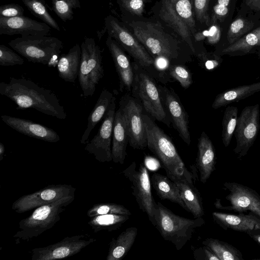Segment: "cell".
I'll use <instances>...</instances> for the list:
<instances>
[{"mask_svg":"<svg viewBox=\"0 0 260 260\" xmlns=\"http://www.w3.org/2000/svg\"><path fill=\"white\" fill-rule=\"evenodd\" d=\"M179 17L189 28L193 36L197 32V24L191 0H169Z\"/></svg>","mask_w":260,"mask_h":260,"instance_id":"cell-36","label":"cell"},{"mask_svg":"<svg viewBox=\"0 0 260 260\" xmlns=\"http://www.w3.org/2000/svg\"><path fill=\"white\" fill-rule=\"evenodd\" d=\"M157 86L163 105L173 127L182 140L189 146L191 142L189 117L179 96L172 88L158 84Z\"/></svg>","mask_w":260,"mask_h":260,"instance_id":"cell-18","label":"cell"},{"mask_svg":"<svg viewBox=\"0 0 260 260\" xmlns=\"http://www.w3.org/2000/svg\"><path fill=\"white\" fill-rule=\"evenodd\" d=\"M22 2L35 17L53 28L60 30L58 23L50 15L44 0H22Z\"/></svg>","mask_w":260,"mask_h":260,"instance_id":"cell-38","label":"cell"},{"mask_svg":"<svg viewBox=\"0 0 260 260\" xmlns=\"http://www.w3.org/2000/svg\"><path fill=\"white\" fill-rule=\"evenodd\" d=\"M210 249L220 260H243L241 252L233 245L218 239L207 238L202 242Z\"/></svg>","mask_w":260,"mask_h":260,"instance_id":"cell-35","label":"cell"},{"mask_svg":"<svg viewBox=\"0 0 260 260\" xmlns=\"http://www.w3.org/2000/svg\"><path fill=\"white\" fill-rule=\"evenodd\" d=\"M5 146L2 143H0V160H2L4 158L5 153Z\"/></svg>","mask_w":260,"mask_h":260,"instance_id":"cell-51","label":"cell"},{"mask_svg":"<svg viewBox=\"0 0 260 260\" xmlns=\"http://www.w3.org/2000/svg\"><path fill=\"white\" fill-rule=\"evenodd\" d=\"M121 21L155 60L180 64L191 60L189 47L158 21L150 18L122 15Z\"/></svg>","mask_w":260,"mask_h":260,"instance_id":"cell-1","label":"cell"},{"mask_svg":"<svg viewBox=\"0 0 260 260\" xmlns=\"http://www.w3.org/2000/svg\"><path fill=\"white\" fill-rule=\"evenodd\" d=\"M8 44L28 61L48 66L57 64L63 47L61 40L47 36H21L11 40Z\"/></svg>","mask_w":260,"mask_h":260,"instance_id":"cell-8","label":"cell"},{"mask_svg":"<svg viewBox=\"0 0 260 260\" xmlns=\"http://www.w3.org/2000/svg\"><path fill=\"white\" fill-rule=\"evenodd\" d=\"M259 91L260 81L231 88L217 94L212 107L214 109H217L243 100Z\"/></svg>","mask_w":260,"mask_h":260,"instance_id":"cell-29","label":"cell"},{"mask_svg":"<svg viewBox=\"0 0 260 260\" xmlns=\"http://www.w3.org/2000/svg\"><path fill=\"white\" fill-rule=\"evenodd\" d=\"M74 198L75 194L69 195L36 208L31 215L19 222L18 230L13 237L16 240L29 241L51 229Z\"/></svg>","mask_w":260,"mask_h":260,"instance_id":"cell-6","label":"cell"},{"mask_svg":"<svg viewBox=\"0 0 260 260\" xmlns=\"http://www.w3.org/2000/svg\"><path fill=\"white\" fill-rule=\"evenodd\" d=\"M76 188L71 185H50L32 193L24 195L16 200L12 209L23 213L40 206L54 202L64 197L75 194Z\"/></svg>","mask_w":260,"mask_h":260,"instance_id":"cell-15","label":"cell"},{"mask_svg":"<svg viewBox=\"0 0 260 260\" xmlns=\"http://www.w3.org/2000/svg\"><path fill=\"white\" fill-rule=\"evenodd\" d=\"M152 0H116L122 15L130 17H142L146 12L147 4Z\"/></svg>","mask_w":260,"mask_h":260,"instance_id":"cell-40","label":"cell"},{"mask_svg":"<svg viewBox=\"0 0 260 260\" xmlns=\"http://www.w3.org/2000/svg\"><path fill=\"white\" fill-rule=\"evenodd\" d=\"M239 9L248 13H260V0H242Z\"/></svg>","mask_w":260,"mask_h":260,"instance_id":"cell-49","label":"cell"},{"mask_svg":"<svg viewBox=\"0 0 260 260\" xmlns=\"http://www.w3.org/2000/svg\"><path fill=\"white\" fill-rule=\"evenodd\" d=\"M147 136V147L157 157L167 176L173 181L193 178L169 137L155 123L151 117L143 114Z\"/></svg>","mask_w":260,"mask_h":260,"instance_id":"cell-3","label":"cell"},{"mask_svg":"<svg viewBox=\"0 0 260 260\" xmlns=\"http://www.w3.org/2000/svg\"><path fill=\"white\" fill-rule=\"evenodd\" d=\"M246 233L260 245V229L249 230L247 231Z\"/></svg>","mask_w":260,"mask_h":260,"instance_id":"cell-50","label":"cell"},{"mask_svg":"<svg viewBox=\"0 0 260 260\" xmlns=\"http://www.w3.org/2000/svg\"><path fill=\"white\" fill-rule=\"evenodd\" d=\"M129 218V216L124 215H101L91 218L88 224L94 233L103 230L112 232L119 229Z\"/></svg>","mask_w":260,"mask_h":260,"instance_id":"cell-34","label":"cell"},{"mask_svg":"<svg viewBox=\"0 0 260 260\" xmlns=\"http://www.w3.org/2000/svg\"><path fill=\"white\" fill-rule=\"evenodd\" d=\"M132 66L134 76L130 93L151 117L170 127L171 119L163 105L155 79L135 61Z\"/></svg>","mask_w":260,"mask_h":260,"instance_id":"cell-5","label":"cell"},{"mask_svg":"<svg viewBox=\"0 0 260 260\" xmlns=\"http://www.w3.org/2000/svg\"><path fill=\"white\" fill-rule=\"evenodd\" d=\"M52 10L63 22L74 18V10L81 8L79 0H51Z\"/></svg>","mask_w":260,"mask_h":260,"instance_id":"cell-39","label":"cell"},{"mask_svg":"<svg viewBox=\"0 0 260 260\" xmlns=\"http://www.w3.org/2000/svg\"><path fill=\"white\" fill-rule=\"evenodd\" d=\"M23 8L17 4H9L0 7V17L12 18L24 16Z\"/></svg>","mask_w":260,"mask_h":260,"instance_id":"cell-46","label":"cell"},{"mask_svg":"<svg viewBox=\"0 0 260 260\" xmlns=\"http://www.w3.org/2000/svg\"><path fill=\"white\" fill-rule=\"evenodd\" d=\"M122 172L130 182L133 194L139 208L147 214L151 223L154 225L156 203L152 194L151 181L146 167L141 164L137 168L136 163L134 161Z\"/></svg>","mask_w":260,"mask_h":260,"instance_id":"cell-11","label":"cell"},{"mask_svg":"<svg viewBox=\"0 0 260 260\" xmlns=\"http://www.w3.org/2000/svg\"><path fill=\"white\" fill-rule=\"evenodd\" d=\"M113 96L111 92L106 88H103L93 109L88 117L86 128L80 139L81 144L87 143L88 137L92 130L105 115Z\"/></svg>","mask_w":260,"mask_h":260,"instance_id":"cell-32","label":"cell"},{"mask_svg":"<svg viewBox=\"0 0 260 260\" xmlns=\"http://www.w3.org/2000/svg\"><path fill=\"white\" fill-rule=\"evenodd\" d=\"M259 129V105L245 107L238 117L234 132L236 145L234 151L238 158L247 154L256 139Z\"/></svg>","mask_w":260,"mask_h":260,"instance_id":"cell-13","label":"cell"},{"mask_svg":"<svg viewBox=\"0 0 260 260\" xmlns=\"http://www.w3.org/2000/svg\"><path fill=\"white\" fill-rule=\"evenodd\" d=\"M168 72L169 75L177 80L184 89L188 88L192 83L190 71L182 64H170L168 67Z\"/></svg>","mask_w":260,"mask_h":260,"instance_id":"cell-43","label":"cell"},{"mask_svg":"<svg viewBox=\"0 0 260 260\" xmlns=\"http://www.w3.org/2000/svg\"><path fill=\"white\" fill-rule=\"evenodd\" d=\"M1 117L7 125L27 136L50 143H56L60 140L57 132L42 124L9 115H4Z\"/></svg>","mask_w":260,"mask_h":260,"instance_id":"cell-21","label":"cell"},{"mask_svg":"<svg viewBox=\"0 0 260 260\" xmlns=\"http://www.w3.org/2000/svg\"><path fill=\"white\" fill-rule=\"evenodd\" d=\"M237 0H211L209 10L210 25L217 22L223 32L233 19Z\"/></svg>","mask_w":260,"mask_h":260,"instance_id":"cell-30","label":"cell"},{"mask_svg":"<svg viewBox=\"0 0 260 260\" xmlns=\"http://www.w3.org/2000/svg\"><path fill=\"white\" fill-rule=\"evenodd\" d=\"M211 0H191L199 30L210 25L209 10Z\"/></svg>","mask_w":260,"mask_h":260,"instance_id":"cell-42","label":"cell"},{"mask_svg":"<svg viewBox=\"0 0 260 260\" xmlns=\"http://www.w3.org/2000/svg\"><path fill=\"white\" fill-rule=\"evenodd\" d=\"M0 94L14 102L18 110L33 108L59 119L67 117L56 95L29 79L11 77L8 83L1 82Z\"/></svg>","mask_w":260,"mask_h":260,"instance_id":"cell-2","label":"cell"},{"mask_svg":"<svg viewBox=\"0 0 260 260\" xmlns=\"http://www.w3.org/2000/svg\"><path fill=\"white\" fill-rule=\"evenodd\" d=\"M238 108L228 106L224 111L222 120L221 138L225 147L229 146L236 129L238 119Z\"/></svg>","mask_w":260,"mask_h":260,"instance_id":"cell-37","label":"cell"},{"mask_svg":"<svg viewBox=\"0 0 260 260\" xmlns=\"http://www.w3.org/2000/svg\"><path fill=\"white\" fill-rule=\"evenodd\" d=\"M150 18L158 21L165 28L185 43L197 55L205 49L203 42L196 43L186 23L179 17L169 0H158L151 8Z\"/></svg>","mask_w":260,"mask_h":260,"instance_id":"cell-10","label":"cell"},{"mask_svg":"<svg viewBox=\"0 0 260 260\" xmlns=\"http://www.w3.org/2000/svg\"><path fill=\"white\" fill-rule=\"evenodd\" d=\"M223 186L229 192L225 197L228 204L215 203L216 208L238 212L250 211L260 218V196L256 191L236 182H226Z\"/></svg>","mask_w":260,"mask_h":260,"instance_id":"cell-17","label":"cell"},{"mask_svg":"<svg viewBox=\"0 0 260 260\" xmlns=\"http://www.w3.org/2000/svg\"><path fill=\"white\" fill-rule=\"evenodd\" d=\"M116 98L113 96L98 133L84 148L88 153L93 154L95 159L100 162L112 160V142L116 112Z\"/></svg>","mask_w":260,"mask_h":260,"instance_id":"cell-14","label":"cell"},{"mask_svg":"<svg viewBox=\"0 0 260 260\" xmlns=\"http://www.w3.org/2000/svg\"><path fill=\"white\" fill-rule=\"evenodd\" d=\"M119 108L123 115L128 144L135 149H145L147 142L142 106L131 94L126 93L121 98Z\"/></svg>","mask_w":260,"mask_h":260,"instance_id":"cell-12","label":"cell"},{"mask_svg":"<svg viewBox=\"0 0 260 260\" xmlns=\"http://www.w3.org/2000/svg\"><path fill=\"white\" fill-rule=\"evenodd\" d=\"M105 27L108 36L114 39L138 64L155 79L164 82V73L158 68L155 60L144 46L122 21L109 15L105 18Z\"/></svg>","mask_w":260,"mask_h":260,"instance_id":"cell-4","label":"cell"},{"mask_svg":"<svg viewBox=\"0 0 260 260\" xmlns=\"http://www.w3.org/2000/svg\"><path fill=\"white\" fill-rule=\"evenodd\" d=\"M50 26L25 16L12 18L0 17V35L12 36H47Z\"/></svg>","mask_w":260,"mask_h":260,"instance_id":"cell-20","label":"cell"},{"mask_svg":"<svg viewBox=\"0 0 260 260\" xmlns=\"http://www.w3.org/2000/svg\"><path fill=\"white\" fill-rule=\"evenodd\" d=\"M255 53H256L257 56L260 58V47L257 49Z\"/></svg>","mask_w":260,"mask_h":260,"instance_id":"cell-52","label":"cell"},{"mask_svg":"<svg viewBox=\"0 0 260 260\" xmlns=\"http://www.w3.org/2000/svg\"><path fill=\"white\" fill-rule=\"evenodd\" d=\"M128 143L123 115L119 108L115 112L112 134V156L114 162L124 164Z\"/></svg>","mask_w":260,"mask_h":260,"instance_id":"cell-26","label":"cell"},{"mask_svg":"<svg viewBox=\"0 0 260 260\" xmlns=\"http://www.w3.org/2000/svg\"><path fill=\"white\" fill-rule=\"evenodd\" d=\"M118 214L130 216L132 213L124 206L115 203L96 204L87 212L88 217L92 218L98 215Z\"/></svg>","mask_w":260,"mask_h":260,"instance_id":"cell-41","label":"cell"},{"mask_svg":"<svg viewBox=\"0 0 260 260\" xmlns=\"http://www.w3.org/2000/svg\"><path fill=\"white\" fill-rule=\"evenodd\" d=\"M204 223L202 217L184 218L174 214L160 202L156 203L154 226L164 239L173 243L178 250L183 247L191 239L196 230Z\"/></svg>","mask_w":260,"mask_h":260,"instance_id":"cell-7","label":"cell"},{"mask_svg":"<svg viewBox=\"0 0 260 260\" xmlns=\"http://www.w3.org/2000/svg\"><path fill=\"white\" fill-rule=\"evenodd\" d=\"M78 80L83 95L91 96L104 76L102 51L94 39L85 38L81 43Z\"/></svg>","mask_w":260,"mask_h":260,"instance_id":"cell-9","label":"cell"},{"mask_svg":"<svg viewBox=\"0 0 260 260\" xmlns=\"http://www.w3.org/2000/svg\"><path fill=\"white\" fill-rule=\"evenodd\" d=\"M24 62V59L12 49L4 45H0V65L1 66L21 65Z\"/></svg>","mask_w":260,"mask_h":260,"instance_id":"cell-45","label":"cell"},{"mask_svg":"<svg viewBox=\"0 0 260 260\" xmlns=\"http://www.w3.org/2000/svg\"><path fill=\"white\" fill-rule=\"evenodd\" d=\"M150 181L153 188L160 199L169 200L178 204L186 210L185 205L176 184L167 176L154 173Z\"/></svg>","mask_w":260,"mask_h":260,"instance_id":"cell-31","label":"cell"},{"mask_svg":"<svg viewBox=\"0 0 260 260\" xmlns=\"http://www.w3.org/2000/svg\"><path fill=\"white\" fill-rule=\"evenodd\" d=\"M193 179H182L173 182L176 184L186 210L194 218L202 217L204 215L202 199L199 190L193 185Z\"/></svg>","mask_w":260,"mask_h":260,"instance_id":"cell-27","label":"cell"},{"mask_svg":"<svg viewBox=\"0 0 260 260\" xmlns=\"http://www.w3.org/2000/svg\"><path fill=\"white\" fill-rule=\"evenodd\" d=\"M196 164L200 181L205 183L215 170L216 154L213 144L205 132L198 139Z\"/></svg>","mask_w":260,"mask_h":260,"instance_id":"cell-23","label":"cell"},{"mask_svg":"<svg viewBox=\"0 0 260 260\" xmlns=\"http://www.w3.org/2000/svg\"><path fill=\"white\" fill-rule=\"evenodd\" d=\"M81 55V47L76 44L67 54L59 57L57 69L60 78L66 82L75 83L78 77Z\"/></svg>","mask_w":260,"mask_h":260,"instance_id":"cell-28","label":"cell"},{"mask_svg":"<svg viewBox=\"0 0 260 260\" xmlns=\"http://www.w3.org/2000/svg\"><path fill=\"white\" fill-rule=\"evenodd\" d=\"M197 57L200 66L208 71H213L219 67L223 61L221 56L214 52H207L206 48L198 53Z\"/></svg>","mask_w":260,"mask_h":260,"instance_id":"cell-44","label":"cell"},{"mask_svg":"<svg viewBox=\"0 0 260 260\" xmlns=\"http://www.w3.org/2000/svg\"><path fill=\"white\" fill-rule=\"evenodd\" d=\"M194 258L198 260H220L219 258L208 247L204 245L193 252Z\"/></svg>","mask_w":260,"mask_h":260,"instance_id":"cell-48","label":"cell"},{"mask_svg":"<svg viewBox=\"0 0 260 260\" xmlns=\"http://www.w3.org/2000/svg\"><path fill=\"white\" fill-rule=\"evenodd\" d=\"M86 235L66 237L58 242L31 250L32 260H54L73 256L95 241Z\"/></svg>","mask_w":260,"mask_h":260,"instance_id":"cell-16","label":"cell"},{"mask_svg":"<svg viewBox=\"0 0 260 260\" xmlns=\"http://www.w3.org/2000/svg\"><path fill=\"white\" fill-rule=\"evenodd\" d=\"M138 234L136 227H129L116 238H113L109 244L107 260H119L124 257L133 245Z\"/></svg>","mask_w":260,"mask_h":260,"instance_id":"cell-33","label":"cell"},{"mask_svg":"<svg viewBox=\"0 0 260 260\" xmlns=\"http://www.w3.org/2000/svg\"><path fill=\"white\" fill-rule=\"evenodd\" d=\"M260 23V13H248L239 9L227 28L222 32L215 49L228 46L237 41Z\"/></svg>","mask_w":260,"mask_h":260,"instance_id":"cell-19","label":"cell"},{"mask_svg":"<svg viewBox=\"0 0 260 260\" xmlns=\"http://www.w3.org/2000/svg\"><path fill=\"white\" fill-rule=\"evenodd\" d=\"M214 221L225 230L232 229L239 232L260 229V218L253 214H232L214 212L212 214Z\"/></svg>","mask_w":260,"mask_h":260,"instance_id":"cell-24","label":"cell"},{"mask_svg":"<svg viewBox=\"0 0 260 260\" xmlns=\"http://www.w3.org/2000/svg\"><path fill=\"white\" fill-rule=\"evenodd\" d=\"M221 34L222 29L220 25L217 22L211 24L207 28V42L210 45H216L220 40Z\"/></svg>","mask_w":260,"mask_h":260,"instance_id":"cell-47","label":"cell"},{"mask_svg":"<svg viewBox=\"0 0 260 260\" xmlns=\"http://www.w3.org/2000/svg\"><path fill=\"white\" fill-rule=\"evenodd\" d=\"M106 44L110 52L119 80L121 91L131 93L134 80L132 63L124 49L112 37L108 36Z\"/></svg>","mask_w":260,"mask_h":260,"instance_id":"cell-22","label":"cell"},{"mask_svg":"<svg viewBox=\"0 0 260 260\" xmlns=\"http://www.w3.org/2000/svg\"><path fill=\"white\" fill-rule=\"evenodd\" d=\"M260 47V23L234 43L215 50L214 52L220 56H241L255 53Z\"/></svg>","mask_w":260,"mask_h":260,"instance_id":"cell-25","label":"cell"}]
</instances>
